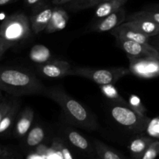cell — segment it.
<instances>
[{"label":"cell","instance_id":"1","mask_svg":"<svg viewBox=\"0 0 159 159\" xmlns=\"http://www.w3.org/2000/svg\"><path fill=\"white\" fill-rule=\"evenodd\" d=\"M46 89L30 71L15 67L0 66V90L8 95L16 97L43 95Z\"/></svg>","mask_w":159,"mask_h":159},{"label":"cell","instance_id":"2","mask_svg":"<svg viewBox=\"0 0 159 159\" xmlns=\"http://www.w3.org/2000/svg\"><path fill=\"white\" fill-rule=\"evenodd\" d=\"M43 96L54 101L61 107L67 119L74 125L91 130L98 127L93 115L61 87L47 88Z\"/></svg>","mask_w":159,"mask_h":159},{"label":"cell","instance_id":"3","mask_svg":"<svg viewBox=\"0 0 159 159\" xmlns=\"http://www.w3.org/2000/svg\"><path fill=\"white\" fill-rule=\"evenodd\" d=\"M31 33L30 20L23 12L8 16L0 24V37L8 50L26 41Z\"/></svg>","mask_w":159,"mask_h":159},{"label":"cell","instance_id":"4","mask_svg":"<svg viewBox=\"0 0 159 159\" xmlns=\"http://www.w3.org/2000/svg\"><path fill=\"white\" fill-rule=\"evenodd\" d=\"M110 112L111 117L116 124L134 133L145 131L151 122L148 116L134 110L128 103L111 102Z\"/></svg>","mask_w":159,"mask_h":159},{"label":"cell","instance_id":"5","mask_svg":"<svg viewBox=\"0 0 159 159\" xmlns=\"http://www.w3.org/2000/svg\"><path fill=\"white\" fill-rule=\"evenodd\" d=\"M130 73L127 68H94L89 67H72L71 75L79 76L93 81L97 85H114L120 79Z\"/></svg>","mask_w":159,"mask_h":159},{"label":"cell","instance_id":"6","mask_svg":"<svg viewBox=\"0 0 159 159\" xmlns=\"http://www.w3.org/2000/svg\"><path fill=\"white\" fill-rule=\"evenodd\" d=\"M118 46L127 54L129 58L159 57L158 53L150 43H142L122 38H116Z\"/></svg>","mask_w":159,"mask_h":159},{"label":"cell","instance_id":"7","mask_svg":"<svg viewBox=\"0 0 159 159\" xmlns=\"http://www.w3.org/2000/svg\"><path fill=\"white\" fill-rule=\"evenodd\" d=\"M37 70L42 76L48 79H60L71 75L72 66L65 61H48L37 65Z\"/></svg>","mask_w":159,"mask_h":159},{"label":"cell","instance_id":"8","mask_svg":"<svg viewBox=\"0 0 159 159\" xmlns=\"http://www.w3.org/2000/svg\"><path fill=\"white\" fill-rule=\"evenodd\" d=\"M126 10L124 6L120 7L104 18L100 19L92 26L91 32L103 33L111 31L120 25L123 24L126 20Z\"/></svg>","mask_w":159,"mask_h":159},{"label":"cell","instance_id":"9","mask_svg":"<svg viewBox=\"0 0 159 159\" xmlns=\"http://www.w3.org/2000/svg\"><path fill=\"white\" fill-rule=\"evenodd\" d=\"M34 118V111L31 107H26L20 110L14 125L13 134L16 138H23L31 129Z\"/></svg>","mask_w":159,"mask_h":159},{"label":"cell","instance_id":"10","mask_svg":"<svg viewBox=\"0 0 159 159\" xmlns=\"http://www.w3.org/2000/svg\"><path fill=\"white\" fill-rule=\"evenodd\" d=\"M110 33L115 38H122L142 43H149L150 42V37L128 27L124 23L113 29Z\"/></svg>","mask_w":159,"mask_h":159},{"label":"cell","instance_id":"11","mask_svg":"<svg viewBox=\"0 0 159 159\" xmlns=\"http://www.w3.org/2000/svg\"><path fill=\"white\" fill-rule=\"evenodd\" d=\"M21 100L20 97H16L13 104L2 120L0 123V137H5L10 132L12 127L15 125L17 116L20 112Z\"/></svg>","mask_w":159,"mask_h":159},{"label":"cell","instance_id":"12","mask_svg":"<svg viewBox=\"0 0 159 159\" xmlns=\"http://www.w3.org/2000/svg\"><path fill=\"white\" fill-rule=\"evenodd\" d=\"M124 23L128 27L150 37L159 35V24L150 20L139 19L126 21Z\"/></svg>","mask_w":159,"mask_h":159},{"label":"cell","instance_id":"13","mask_svg":"<svg viewBox=\"0 0 159 159\" xmlns=\"http://www.w3.org/2000/svg\"><path fill=\"white\" fill-rule=\"evenodd\" d=\"M68 22V15L66 11L61 8L56 7L53 9L51 20L44 31L47 34H53L61 31L66 27Z\"/></svg>","mask_w":159,"mask_h":159},{"label":"cell","instance_id":"14","mask_svg":"<svg viewBox=\"0 0 159 159\" xmlns=\"http://www.w3.org/2000/svg\"><path fill=\"white\" fill-rule=\"evenodd\" d=\"M53 9L51 8H45L41 10L36 12L30 18L32 32L35 34H39L44 31L52 16Z\"/></svg>","mask_w":159,"mask_h":159},{"label":"cell","instance_id":"15","mask_svg":"<svg viewBox=\"0 0 159 159\" xmlns=\"http://www.w3.org/2000/svg\"><path fill=\"white\" fill-rule=\"evenodd\" d=\"M127 0H106L99 4L96 7L95 15L99 20L104 18L124 6Z\"/></svg>","mask_w":159,"mask_h":159},{"label":"cell","instance_id":"16","mask_svg":"<svg viewBox=\"0 0 159 159\" xmlns=\"http://www.w3.org/2000/svg\"><path fill=\"white\" fill-rule=\"evenodd\" d=\"M130 60V73L134 75L143 79H151L150 74L148 70L147 57H140V58H129Z\"/></svg>","mask_w":159,"mask_h":159},{"label":"cell","instance_id":"17","mask_svg":"<svg viewBox=\"0 0 159 159\" xmlns=\"http://www.w3.org/2000/svg\"><path fill=\"white\" fill-rule=\"evenodd\" d=\"M155 140L149 137H138L135 139L132 140L131 142L129 144V150L131 152L132 155L136 157H139L141 158L142 155H144V152L147 150L148 148L149 147Z\"/></svg>","mask_w":159,"mask_h":159},{"label":"cell","instance_id":"18","mask_svg":"<svg viewBox=\"0 0 159 159\" xmlns=\"http://www.w3.org/2000/svg\"><path fill=\"white\" fill-rule=\"evenodd\" d=\"M29 57L33 61L39 65L50 61L51 54V51L47 47L41 44H37L32 47L30 51Z\"/></svg>","mask_w":159,"mask_h":159},{"label":"cell","instance_id":"19","mask_svg":"<svg viewBox=\"0 0 159 159\" xmlns=\"http://www.w3.org/2000/svg\"><path fill=\"white\" fill-rule=\"evenodd\" d=\"M65 134L68 141L73 146L82 151H87L89 148V143L88 140L82 136L81 134L76 130L70 128L65 129Z\"/></svg>","mask_w":159,"mask_h":159},{"label":"cell","instance_id":"20","mask_svg":"<svg viewBox=\"0 0 159 159\" xmlns=\"http://www.w3.org/2000/svg\"><path fill=\"white\" fill-rule=\"evenodd\" d=\"M26 144L28 147L34 148L38 146L45 138L44 129L40 125H36L29 130L26 136Z\"/></svg>","mask_w":159,"mask_h":159},{"label":"cell","instance_id":"21","mask_svg":"<svg viewBox=\"0 0 159 159\" xmlns=\"http://www.w3.org/2000/svg\"><path fill=\"white\" fill-rule=\"evenodd\" d=\"M148 20L159 24V11L152 10V9H143L139 12H134L126 17V21L133 20Z\"/></svg>","mask_w":159,"mask_h":159},{"label":"cell","instance_id":"22","mask_svg":"<svg viewBox=\"0 0 159 159\" xmlns=\"http://www.w3.org/2000/svg\"><path fill=\"white\" fill-rule=\"evenodd\" d=\"M94 144L96 152L101 159H122L116 152L101 141H96Z\"/></svg>","mask_w":159,"mask_h":159},{"label":"cell","instance_id":"23","mask_svg":"<svg viewBox=\"0 0 159 159\" xmlns=\"http://www.w3.org/2000/svg\"><path fill=\"white\" fill-rule=\"evenodd\" d=\"M100 87L102 93L105 95L106 97H107L109 99H110L111 102H117V103H127V102L120 96V94L118 93L117 89L113 86V85H102V86Z\"/></svg>","mask_w":159,"mask_h":159},{"label":"cell","instance_id":"24","mask_svg":"<svg viewBox=\"0 0 159 159\" xmlns=\"http://www.w3.org/2000/svg\"><path fill=\"white\" fill-rule=\"evenodd\" d=\"M104 1L105 0H74L69 2V9L73 11L82 10V9H88L93 6H97Z\"/></svg>","mask_w":159,"mask_h":159},{"label":"cell","instance_id":"25","mask_svg":"<svg viewBox=\"0 0 159 159\" xmlns=\"http://www.w3.org/2000/svg\"><path fill=\"white\" fill-rule=\"evenodd\" d=\"M15 99L16 96H10V95H7L3 97L2 100L0 102V123L12 107Z\"/></svg>","mask_w":159,"mask_h":159},{"label":"cell","instance_id":"26","mask_svg":"<svg viewBox=\"0 0 159 159\" xmlns=\"http://www.w3.org/2000/svg\"><path fill=\"white\" fill-rule=\"evenodd\" d=\"M159 155V141H154L144 152L141 159H155Z\"/></svg>","mask_w":159,"mask_h":159},{"label":"cell","instance_id":"27","mask_svg":"<svg viewBox=\"0 0 159 159\" xmlns=\"http://www.w3.org/2000/svg\"><path fill=\"white\" fill-rule=\"evenodd\" d=\"M130 107H132L134 110H137L139 113H142V114H144V113L146 112V109L144 108V107L143 106V104L141 103V100H140L138 96H131L130 98Z\"/></svg>","mask_w":159,"mask_h":159},{"label":"cell","instance_id":"28","mask_svg":"<svg viewBox=\"0 0 159 159\" xmlns=\"http://www.w3.org/2000/svg\"><path fill=\"white\" fill-rule=\"evenodd\" d=\"M57 148L62 159H73L72 155H71V153L70 152L69 149L68 148H66L65 145L61 144V143L57 144Z\"/></svg>","mask_w":159,"mask_h":159},{"label":"cell","instance_id":"29","mask_svg":"<svg viewBox=\"0 0 159 159\" xmlns=\"http://www.w3.org/2000/svg\"><path fill=\"white\" fill-rule=\"evenodd\" d=\"M12 155H13V154L11 152L10 149H9V148L6 147L4 152H3L2 155L0 156V159H11Z\"/></svg>","mask_w":159,"mask_h":159},{"label":"cell","instance_id":"30","mask_svg":"<svg viewBox=\"0 0 159 159\" xmlns=\"http://www.w3.org/2000/svg\"><path fill=\"white\" fill-rule=\"evenodd\" d=\"M8 50V48H6V44L4 43L3 40H2L1 37H0V59L2 58V57L3 56V54H5L6 51Z\"/></svg>","mask_w":159,"mask_h":159},{"label":"cell","instance_id":"31","mask_svg":"<svg viewBox=\"0 0 159 159\" xmlns=\"http://www.w3.org/2000/svg\"><path fill=\"white\" fill-rule=\"evenodd\" d=\"M149 43H150V44L152 45L155 50H156L157 52H158L159 54V36L158 39H155V40H152V41L149 42Z\"/></svg>","mask_w":159,"mask_h":159},{"label":"cell","instance_id":"32","mask_svg":"<svg viewBox=\"0 0 159 159\" xmlns=\"http://www.w3.org/2000/svg\"><path fill=\"white\" fill-rule=\"evenodd\" d=\"M72 1H74V0H52V3L54 5L60 6V5H64V4H66V3H69Z\"/></svg>","mask_w":159,"mask_h":159},{"label":"cell","instance_id":"33","mask_svg":"<svg viewBox=\"0 0 159 159\" xmlns=\"http://www.w3.org/2000/svg\"><path fill=\"white\" fill-rule=\"evenodd\" d=\"M16 0H0V6H6V5L9 4V3L14 2Z\"/></svg>","mask_w":159,"mask_h":159},{"label":"cell","instance_id":"34","mask_svg":"<svg viewBox=\"0 0 159 159\" xmlns=\"http://www.w3.org/2000/svg\"><path fill=\"white\" fill-rule=\"evenodd\" d=\"M147 9H152V10L159 11V4H158V5H153V6H149V7L147 8Z\"/></svg>","mask_w":159,"mask_h":159},{"label":"cell","instance_id":"35","mask_svg":"<svg viewBox=\"0 0 159 159\" xmlns=\"http://www.w3.org/2000/svg\"><path fill=\"white\" fill-rule=\"evenodd\" d=\"M39 1H40V0H26V2L29 5H34L35 3L38 2Z\"/></svg>","mask_w":159,"mask_h":159},{"label":"cell","instance_id":"36","mask_svg":"<svg viewBox=\"0 0 159 159\" xmlns=\"http://www.w3.org/2000/svg\"><path fill=\"white\" fill-rule=\"evenodd\" d=\"M5 149H6V147H4V146H2V145H1V144H0V156L2 155V153L4 152Z\"/></svg>","mask_w":159,"mask_h":159},{"label":"cell","instance_id":"37","mask_svg":"<svg viewBox=\"0 0 159 159\" xmlns=\"http://www.w3.org/2000/svg\"><path fill=\"white\" fill-rule=\"evenodd\" d=\"M3 97H4V96H3V94H2V91H1V90H0V102H1V101L2 100Z\"/></svg>","mask_w":159,"mask_h":159},{"label":"cell","instance_id":"38","mask_svg":"<svg viewBox=\"0 0 159 159\" xmlns=\"http://www.w3.org/2000/svg\"><path fill=\"white\" fill-rule=\"evenodd\" d=\"M156 120H157V123H158V124H159V117L156 118Z\"/></svg>","mask_w":159,"mask_h":159},{"label":"cell","instance_id":"39","mask_svg":"<svg viewBox=\"0 0 159 159\" xmlns=\"http://www.w3.org/2000/svg\"><path fill=\"white\" fill-rule=\"evenodd\" d=\"M11 159H16V158H15V156H14V155H12V158H11Z\"/></svg>","mask_w":159,"mask_h":159},{"label":"cell","instance_id":"40","mask_svg":"<svg viewBox=\"0 0 159 159\" xmlns=\"http://www.w3.org/2000/svg\"><path fill=\"white\" fill-rule=\"evenodd\" d=\"M28 159H32V158H28Z\"/></svg>","mask_w":159,"mask_h":159},{"label":"cell","instance_id":"41","mask_svg":"<svg viewBox=\"0 0 159 159\" xmlns=\"http://www.w3.org/2000/svg\"><path fill=\"white\" fill-rule=\"evenodd\" d=\"M158 63H159V58H158Z\"/></svg>","mask_w":159,"mask_h":159},{"label":"cell","instance_id":"42","mask_svg":"<svg viewBox=\"0 0 159 159\" xmlns=\"http://www.w3.org/2000/svg\"><path fill=\"white\" fill-rule=\"evenodd\" d=\"M105 1H106V0H105Z\"/></svg>","mask_w":159,"mask_h":159},{"label":"cell","instance_id":"43","mask_svg":"<svg viewBox=\"0 0 159 159\" xmlns=\"http://www.w3.org/2000/svg\"><path fill=\"white\" fill-rule=\"evenodd\" d=\"M158 36H159V35H158Z\"/></svg>","mask_w":159,"mask_h":159}]
</instances>
